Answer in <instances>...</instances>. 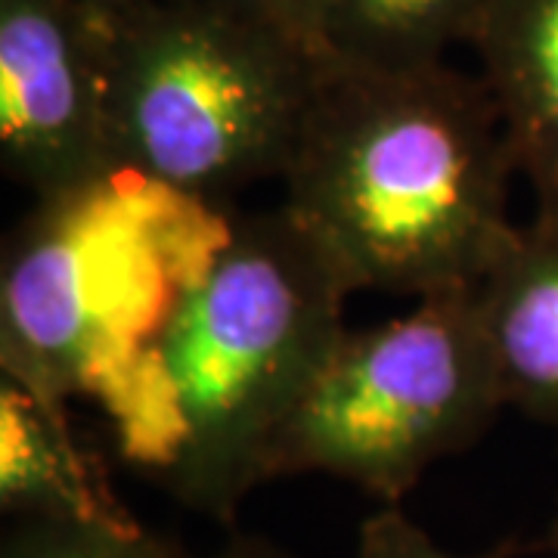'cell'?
I'll list each match as a JSON object with an SVG mask.
<instances>
[{"label": "cell", "mask_w": 558, "mask_h": 558, "mask_svg": "<svg viewBox=\"0 0 558 558\" xmlns=\"http://www.w3.org/2000/svg\"><path fill=\"white\" fill-rule=\"evenodd\" d=\"M109 190L40 205L3 270V373L53 403L78 388L97 344V236Z\"/></svg>", "instance_id": "cell-6"}, {"label": "cell", "mask_w": 558, "mask_h": 558, "mask_svg": "<svg viewBox=\"0 0 558 558\" xmlns=\"http://www.w3.org/2000/svg\"><path fill=\"white\" fill-rule=\"evenodd\" d=\"M208 558H295V556H289L286 549H279L277 543H270V539L252 537V534H240V537L227 539L218 553Z\"/></svg>", "instance_id": "cell-14"}, {"label": "cell", "mask_w": 558, "mask_h": 558, "mask_svg": "<svg viewBox=\"0 0 558 558\" xmlns=\"http://www.w3.org/2000/svg\"><path fill=\"white\" fill-rule=\"evenodd\" d=\"M546 549L558 558V519L553 521V527H549V537H546Z\"/></svg>", "instance_id": "cell-16"}, {"label": "cell", "mask_w": 558, "mask_h": 558, "mask_svg": "<svg viewBox=\"0 0 558 558\" xmlns=\"http://www.w3.org/2000/svg\"><path fill=\"white\" fill-rule=\"evenodd\" d=\"M60 407L20 381H3V512L13 519H134L109 490L100 465L75 444Z\"/></svg>", "instance_id": "cell-9"}, {"label": "cell", "mask_w": 558, "mask_h": 558, "mask_svg": "<svg viewBox=\"0 0 558 558\" xmlns=\"http://www.w3.org/2000/svg\"><path fill=\"white\" fill-rule=\"evenodd\" d=\"M354 292L286 205L240 220L140 357L121 447L165 494L230 524L341 339Z\"/></svg>", "instance_id": "cell-2"}, {"label": "cell", "mask_w": 558, "mask_h": 558, "mask_svg": "<svg viewBox=\"0 0 558 558\" xmlns=\"http://www.w3.org/2000/svg\"><path fill=\"white\" fill-rule=\"evenodd\" d=\"M242 16L264 22L323 57L319 47V0H218Z\"/></svg>", "instance_id": "cell-13"}, {"label": "cell", "mask_w": 558, "mask_h": 558, "mask_svg": "<svg viewBox=\"0 0 558 558\" xmlns=\"http://www.w3.org/2000/svg\"><path fill=\"white\" fill-rule=\"evenodd\" d=\"M326 57L218 0L112 16L109 121L119 171L183 199L282 178Z\"/></svg>", "instance_id": "cell-3"}, {"label": "cell", "mask_w": 558, "mask_h": 558, "mask_svg": "<svg viewBox=\"0 0 558 558\" xmlns=\"http://www.w3.org/2000/svg\"><path fill=\"white\" fill-rule=\"evenodd\" d=\"M478 304L506 407L558 428V218L521 227Z\"/></svg>", "instance_id": "cell-8"}, {"label": "cell", "mask_w": 558, "mask_h": 558, "mask_svg": "<svg viewBox=\"0 0 558 558\" xmlns=\"http://www.w3.org/2000/svg\"><path fill=\"white\" fill-rule=\"evenodd\" d=\"M0 558H193L137 519H13Z\"/></svg>", "instance_id": "cell-11"}, {"label": "cell", "mask_w": 558, "mask_h": 558, "mask_svg": "<svg viewBox=\"0 0 558 558\" xmlns=\"http://www.w3.org/2000/svg\"><path fill=\"white\" fill-rule=\"evenodd\" d=\"M87 3L102 10V13H109V16H116V13H124V10H131V7H140V3H146V0H87Z\"/></svg>", "instance_id": "cell-15"}, {"label": "cell", "mask_w": 558, "mask_h": 558, "mask_svg": "<svg viewBox=\"0 0 558 558\" xmlns=\"http://www.w3.org/2000/svg\"><path fill=\"white\" fill-rule=\"evenodd\" d=\"M472 50L534 218H558V0H494Z\"/></svg>", "instance_id": "cell-7"}, {"label": "cell", "mask_w": 558, "mask_h": 558, "mask_svg": "<svg viewBox=\"0 0 558 558\" xmlns=\"http://www.w3.org/2000/svg\"><path fill=\"white\" fill-rule=\"evenodd\" d=\"M112 16L87 0H0L3 171L40 205L119 174L109 121Z\"/></svg>", "instance_id": "cell-5"}, {"label": "cell", "mask_w": 558, "mask_h": 558, "mask_svg": "<svg viewBox=\"0 0 558 558\" xmlns=\"http://www.w3.org/2000/svg\"><path fill=\"white\" fill-rule=\"evenodd\" d=\"M494 0H319L323 57L344 65H425L472 47Z\"/></svg>", "instance_id": "cell-10"}, {"label": "cell", "mask_w": 558, "mask_h": 558, "mask_svg": "<svg viewBox=\"0 0 558 558\" xmlns=\"http://www.w3.org/2000/svg\"><path fill=\"white\" fill-rule=\"evenodd\" d=\"M524 553H531V546L509 537L499 539L490 549L457 556L428 537L410 515H403L398 502H388L385 509L360 524L354 558H521Z\"/></svg>", "instance_id": "cell-12"}, {"label": "cell", "mask_w": 558, "mask_h": 558, "mask_svg": "<svg viewBox=\"0 0 558 558\" xmlns=\"http://www.w3.org/2000/svg\"><path fill=\"white\" fill-rule=\"evenodd\" d=\"M499 410L506 395L478 289L435 292L403 317L341 332L282 425L267 478L317 472L398 502Z\"/></svg>", "instance_id": "cell-4"}, {"label": "cell", "mask_w": 558, "mask_h": 558, "mask_svg": "<svg viewBox=\"0 0 558 558\" xmlns=\"http://www.w3.org/2000/svg\"><path fill=\"white\" fill-rule=\"evenodd\" d=\"M515 159L484 81L447 60L323 62L282 171L286 208L348 282L425 299L478 289L521 236Z\"/></svg>", "instance_id": "cell-1"}]
</instances>
